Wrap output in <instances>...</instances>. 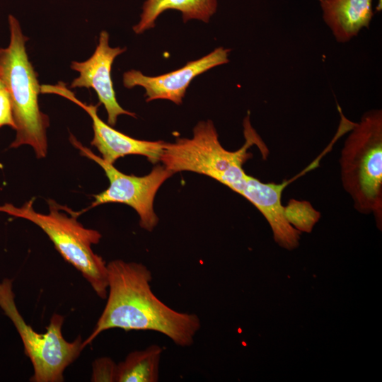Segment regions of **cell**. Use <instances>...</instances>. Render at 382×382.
<instances>
[{"instance_id": "cell-1", "label": "cell", "mask_w": 382, "mask_h": 382, "mask_svg": "<svg viewBox=\"0 0 382 382\" xmlns=\"http://www.w3.org/2000/svg\"><path fill=\"white\" fill-rule=\"evenodd\" d=\"M107 302L93 332L83 341V348L102 332L112 328L152 330L180 347L193 344L201 328L199 317L175 311L158 299L152 291V274L146 266L114 260L107 264Z\"/></svg>"}, {"instance_id": "cell-2", "label": "cell", "mask_w": 382, "mask_h": 382, "mask_svg": "<svg viewBox=\"0 0 382 382\" xmlns=\"http://www.w3.org/2000/svg\"><path fill=\"white\" fill-rule=\"evenodd\" d=\"M8 21L10 42L6 47H0V75L9 95L16 132L9 147L29 145L37 158H44L47 151L49 117L39 108L41 86L26 52L28 37L23 35L16 17L9 15Z\"/></svg>"}, {"instance_id": "cell-3", "label": "cell", "mask_w": 382, "mask_h": 382, "mask_svg": "<svg viewBox=\"0 0 382 382\" xmlns=\"http://www.w3.org/2000/svg\"><path fill=\"white\" fill-rule=\"evenodd\" d=\"M244 129L245 144L237 151H230L221 146L211 120L199 122L191 139L165 142L160 161L173 174L191 171L204 175L241 194L249 176L243 165L251 156L248 149L259 139L248 117L244 121Z\"/></svg>"}, {"instance_id": "cell-4", "label": "cell", "mask_w": 382, "mask_h": 382, "mask_svg": "<svg viewBox=\"0 0 382 382\" xmlns=\"http://www.w3.org/2000/svg\"><path fill=\"white\" fill-rule=\"evenodd\" d=\"M33 199L21 207L11 203L0 205V212L28 220L39 226L54 243L63 258L78 270L91 284L96 294L107 298L108 274L107 264L96 254L93 244L99 243L101 234L86 228L77 221L79 214L49 200V213L35 211Z\"/></svg>"}, {"instance_id": "cell-5", "label": "cell", "mask_w": 382, "mask_h": 382, "mask_svg": "<svg viewBox=\"0 0 382 382\" xmlns=\"http://www.w3.org/2000/svg\"><path fill=\"white\" fill-rule=\"evenodd\" d=\"M342 147L340 175L342 185L362 214H374L382 221V111L366 112L353 122Z\"/></svg>"}, {"instance_id": "cell-6", "label": "cell", "mask_w": 382, "mask_h": 382, "mask_svg": "<svg viewBox=\"0 0 382 382\" xmlns=\"http://www.w3.org/2000/svg\"><path fill=\"white\" fill-rule=\"evenodd\" d=\"M0 308L18 331L34 369L33 382H61L66 368L80 355L83 347L79 335L73 342L62 336L64 317L54 314L45 333H38L24 320L15 301L13 281L4 278L0 282Z\"/></svg>"}, {"instance_id": "cell-7", "label": "cell", "mask_w": 382, "mask_h": 382, "mask_svg": "<svg viewBox=\"0 0 382 382\" xmlns=\"http://www.w3.org/2000/svg\"><path fill=\"white\" fill-rule=\"evenodd\" d=\"M70 141L81 155L97 163L105 171L109 180V186L104 191L94 195L89 208L107 203H122L132 207L139 216V225L148 231H152L158 222L154 210V201L162 184L173 173L163 165L156 166L146 175H126L113 164L105 161L79 142L73 134Z\"/></svg>"}, {"instance_id": "cell-8", "label": "cell", "mask_w": 382, "mask_h": 382, "mask_svg": "<svg viewBox=\"0 0 382 382\" xmlns=\"http://www.w3.org/2000/svg\"><path fill=\"white\" fill-rule=\"evenodd\" d=\"M41 93H54L70 100L81 107L90 115L93 129L91 142L102 156V158L113 164L115 161L127 155H141L156 163L160 161L165 142L163 141H146L130 137L105 123L98 115V105H86L80 101L65 84L41 86Z\"/></svg>"}, {"instance_id": "cell-9", "label": "cell", "mask_w": 382, "mask_h": 382, "mask_svg": "<svg viewBox=\"0 0 382 382\" xmlns=\"http://www.w3.org/2000/svg\"><path fill=\"white\" fill-rule=\"evenodd\" d=\"M230 51L228 48L218 47L179 69L157 76H145L140 71L130 70L123 74V85L127 88L143 87L147 102L163 99L180 105L193 79L213 67L226 64Z\"/></svg>"}, {"instance_id": "cell-10", "label": "cell", "mask_w": 382, "mask_h": 382, "mask_svg": "<svg viewBox=\"0 0 382 382\" xmlns=\"http://www.w3.org/2000/svg\"><path fill=\"white\" fill-rule=\"evenodd\" d=\"M109 34L100 32L98 44L92 56L84 62L73 61L71 68L79 73L70 88H93L97 93L100 103L103 104L108 112V122L115 126L117 117L127 115L135 117L134 112L123 109L118 103L113 88L111 69L115 59L126 51V48L109 46Z\"/></svg>"}, {"instance_id": "cell-11", "label": "cell", "mask_w": 382, "mask_h": 382, "mask_svg": "<svg viewBox=\"0 0 382 382\" xmlns=\"http://www.w3.org/2000/svg\"><path fill=\"white\" fill-rule=\"evenodd\" d=\"M320 4L324 21L340 43L368 28L374 15L372 0H320Z\"/></svg>"}, {"instance_id": "cell-12", "label": "cell", "mask_w": 382, "mask_h": 382, "mask_svg": "<svg viewBox=\"0 0 382 382\" xmlns=\"http://www.w3.org/2000/svg\"><path fill=\"white\" fill-rule=\"evenodd\" d=\"M216 8V0H146L142 7L140 21L133 27V30L141 34L154 28L159 15L169 9L180 11L184 22L197 19L208 23Z\"/></svg>"}, {"instance_id": "cell-13", "label": "cell", "mask_w": 382, "mask_h": 382, "mask_svg": "<svg viewBox=\"0 0 382 382\" xmlns=\"http://www.w3.org/2000/svg\"><path fill=\"white\" fill-rule=\"evenodd\" d=\"M163 349L152 345L130 352L117 367V382H157Z\"/></svg>"}, {"instance_id": "cell-14", "label": "cell", "mask_w": 382, "mask_h": 382, "mask_svg": "<svg viewBox=\"0 0 382 382\" xmlns=\"http://www.w3.org/2000/svg\"><path fill=\"white\" fill-rule=\"evenodd\" d=\"M284 211L287 221L300 232H311L320 217V213L306 201L291 199Z\"/></svg>"}, {"instance_id": "cell-15", "label": "cell", "mask_w": 382, "mask_h": 382, "mask_svg": "<svg viewBox=\"0 0 382 382\" xmlns=\"http://www.w3.org/2000/svg\"><path fill=\"white\" fill-rule=\"evenodd\" d=\"M116 364L109 357H102L96 359L93 364L92 381H116Z\"/></svg>"}, {"instance_id": "cell-16", "label": "cell", "mask_w": 382, "mask_h": 382, "mask_svg": "<svg viewBox=\"0 0 382 382\" xmlns=\"http://www.w3.org/2000/svg\"><path fill=\"white\" fill-rule=\"evenodd\" d=\"M5 125L15 129L9 95L0 75V127Z\"/></svg>"}, {"instance_id": "cell-17", "label": "cell", "mask_w": 382, "mask_h": 382, "mask_svg": "<svg viewBox=\"0 0 382 382\" xmlns=\"http://www.w3.org/2000/svg\"><path fill=\"white\" fill-rule=\"evenodd\" d=\"M382 8V0H378V6H376V10L381 11Z\"/></svg>"}]
</instances>
